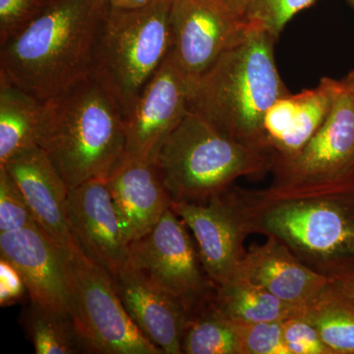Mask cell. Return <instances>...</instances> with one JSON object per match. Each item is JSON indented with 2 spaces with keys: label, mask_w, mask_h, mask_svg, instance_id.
I'll use <instances>...</instances> for the list:
<instances>
[{
  "label": "cell",
  "mask_w": 354,
  "mask_h": 354,
  "mask_svg": "<svg viewBox=\"0 0 354 354\" xmlns=\"http://www.w3.org/2000/svg\"><path fill=\"white\" fill-rule=\"evenodd\" d=\"M111 8L109 0H53L0 46V78L46 102L95 76Z\"/></svg>",
  "instance_id": "1"
},
{
  "label": "cell",
  "mask_w": 354,
  "mask_h": 354,
  "mask_svg": "<svg viewBox=\"0 0 354 354\" xmlns=\"http://www.w3.org/2000/svg\"><path fill=\"white\" fill-rule=\"evenodd\" d=\"M248 234L272 237L330 277L354 270V186L230 189Z\"/></svg>",
  "instance_id": "2"
},
{
  "label": "cell",
  "mask_w": 354,
  "mask_h": 354,
  "mask_svg": "<svg viewBox=\"0 0 354 354\" xmlns=\"http://www.w3.org/2000/svg\"><path fill=\"white\" fill-rule=\"evenodd\" d=\"M276 39L261 28H244L211 68L190 81L189 111L230 138L261 150L265 113L290 94L277 69Z\"/></svg>",
  "instance_id": "3"
},
{
  "label": "cell",
  "mask_w": 354,
  "mask_h": 354,
  "mask_svg": "<svg viewBox=\"0 0 354 354\" xmlns=\"http://www.w3.org/2000/svg\"><path fill=\"white\" fill-rule=\"evenodd\" d=\"M39 147L68 189L92 179H108L127 147L120 102L95 76L44 102Z\"/></svg>",
  "instance_id": "4"
},
{
  "label": "cell",
  "mask_w": 354,
  "mask_h": 354,
  "mask_svg": "<svg viewBox=\"0 0 354 354\" xmlns=\"http://www.w3.org/2000/svg\"><path fill=\"white\" fill-rule=\"evenodd\" d=\"M155 162L172 202L203 203L225 194L241 177L262 176L272 169V158L188 111Z\"/></svg>",
  "instance_id": "5"
},
{
  "label": "cell",
  "mask_w": 354,
  "mask_h": 354,
  "mask_svg": "<svg viewBox=\"0 0 354 354\" xmlns=\"http://www.w3.org/2000/svg\"><path fill=\"white\" fill-rule=\"evenodd\" d=\"M172 0L140 8L111 6L95 76L115 95L125 120L172 48Z\"/></svg>",
  "instance_id": "6"
},
{
  "label": "cell",
  "mask_w": 354,
  "mask_h": 354,
  "mask_svg": "<svg viewBox=\"0 0 354 354\" xmlns=\"http://www.w3.org/2000/svg\"><path fill=\"white\" fill-rule=\"evenodd\" d=\"M70 317L83 351L102 354H164L135 325L113 277L80 250L62 249Z\"/></svg>",
  "instance_id": "7"
},
{
  "label": "cell",
  "mask_w": 354,
  "mask_h": 354,
  "mask_svg": "<svg viewBox=\"0 0 354 354\" xmlns=\"http://www.w3.org/2000/svg\"><path fill=\"white\" fill-rule=\"evenodd\" d=\"M272 158L271 187L354 186V70L337 80L322 127L293 157Z\"/></svg>",
  "instance_id": "8"
},
{
  "label": "cell",
  "mask_w": 354,
  "mask_h": 354,
  "mask_svg": "<svg viewBox=\"0 0 354 354\" xmlns=\"http://www.w3.org/2000/svg\"><path fill=\"white\" fill-rule=\"evenodd\" d=\"M185 225L174 209H167L148 234L129 244V265L192 314L214 299L216 286Z\"/></svg>",
  "instance_id": "9"
},
{
  "label": "cell",
  "mask_w": 354,
  "mask_h": 354,
  "mask_svg": "<svg viewBox=\"0 0 354 354\" xmlns=\"http://www.w3.org/2000/svg\"><path fill=\"white\" fill-rule=\"evenodd\" d=\"M190 80L172 50L125 120L124 157L155 160L165 139L189 111Z\"/></svg>",
  "instance_id": "10"
},
{
  "label": "cell",
  "mask_w": 354,
  "mask_h": 354,
  "mask_svg": "<svg viewBox=\"0 0 354 354\" xmlns=\"http://www.w3.org/2000/svg\"><path fill=\"white\" fill-rule=\"evenodd\" d=\"M171 209L194 234L203 267L216 286L241 276L248 232L227 192L203 203L172 202Z\"/></svg>",
  "instance_id": "11"
},
{
  "label": "cell",
  "mask_w": 354,
  "mask_h": 354,
  "mask_svg": "<svg viewBox=\"0 0 354 354\" xmlns=\"http://www.w3.org/2000/svg\"><path fill=\"white\" fill-rule=\"evenodd\" d=\"M67 216L77 247L113 278L129 264V244L106 179H92L69 189Z\"/></svg>",
  "instance_id": "12"
},
{
  "label": "cell",
  "mask_w": 354,
  "mask_h": 354,
  "mask_svg": "<svg viewBox=\"0 0 354 354\" xmlns=\"http://www.w3.org/2000/svg\"><path fill=\"white\" fill-rule=\"evenodd\" d=\"M172 48L190 81L211 68L243 31L214 0H172Z\"/></svg>",
  "instance_id": "13"
},
{
  "label": "cell",
  "mask_w": 354,
  "mask_h": 354,
  "mask_svg": "<svg viewBox=\"0 0 354 354\" xmlns=\"http://www.w3.org/2000/svg\"><path fill=\"white\" fill-rule=\"evenodd\" d=\"M0 254L20 272L32 304L70 316L62 249L39 225L0 232Z\"/></svg>",
  "instance_id": "14"
},
{
  "label": "cell",
  "mask_w": 354,
  "mask_h": 354,
  "mask_svg": "<svg viewBox=\"0 0 354 354\" xmlns=\"http://www.w3.org/2000/svg\"><path fill=\"white\" fill-rule=\"evenodd\" d=\"M20 188L32 216L44 234L66 251H78L67 216L68 187L39 146L1 165Z\"/></svg>",
  "instance_id": "15"
},
{
  "label": "cell",
  "mask_w": 354,
  "mask_h": 354,
  "mask_svg": "<svg viewBox=\"0 0 354 354\" xmlns=\"http://www.w3.org/2000/svg\"><path fill=\"white\" fill-rule=\"evenodd\" d=\"M113 279L123 306L142 334L165 354L183 353L190 310L129 264Z\"/></svg>",
  "instance_id": "16"
},
{
  "label": "cell",
  "mask_w": 354,
  "mask_h": 354,
  "mask_svg": "<svg viewBox=\"0 0 354 354\" xmlns=\"http://www.w3.org/2000/svg\"><path fill=\"white\" fill-rule=\"evenodd\" d=\"M106 181L128 244L148 234L171 208L155 160L123 158Z\"/></svg>",
  "instance_id": "17"
},
{
  "label": "cell",
  "mask_w": 354,
  "mask_h": 354,
  "mask_svg": "<svg viewBox=\"0 0 354 354\" xmlns=\"http://www.w3.org/2000/svg\"><path fill=\"white\" fill-rule=\"evenodd\" d=\"M267 239L247 251L242 276L295 306L308 304L330 285V277L304 264L281 242Z\"/></svg>",
  "instance_id": "18"
},
{
  "label": "cell",
  "mask_w": 354,
  "mask_h": 354,
  "mask_svg": "<svg viewBox=\"0 0 354 354\" xmlns=\"http://www.w3.org/2000/svg\"><path fill=\"white\" fill-rule=\"evenodd\" d=\"M44 102L0 78V165L39 146Z\"/></svg>",
  "instance_id": "19"
},
{
  "label": "cell",
  "mask_w": 354,
  "mask_h": 354,
  "mask_svg": "<svg viewBox=\"0 0 354 354\" xmlns=\"http://www.w3.org/2000/svg\"><path fill=\"white\" fill-rule=\"evenodd\" d=\"M214 305L230 320L271 322L301 316L305 306H295L279 299L245 276L216 286Z\"/></svg>",
  "instance_id": "20"
},
{
  "label": "cell",
  "mask_w": 354,
  "mask_h": 354,
  "mask_svg": "<svg viewBox=\"0 0 354 354\" xmlns=\"http://www.w3.org/2000/svg\"><path fill=\"white\" fill-rule=\"evenodd\" d=\"M309 321L333 354H354V299L332 283L305 305Z\"/></svg>",
  "instance_id": "21"
},
{
  "label": "cell",
  "mask_w": 354,
  "mask_h": 354,
  "mask_svg": "<svg viewBox=\"0 0 354 354\" xmlns=\"http://www.w3.org/2000/svg\"><path fill=\"white\" fill-rule=\"evenodd\" d=\"M337 82L325 77L316 88L297 94L295 116L285 136L272 151V158L293 157L308 143L330 113Z\"/></svg>",
  "instance_id": "22"
},
{
  "label": "cell",
  "mask_w": 354,
  "mask_h": 354,
  "mask_svg": "<svg viewBox=\"0 0 354 354\" xmlns=\"http://www.w3.org/2000/svg\"><path fill=\"white\" fill-rule=\"evenodd\" d=\"M213 300L191 314L184 330L183 353L239 354L232 322Z\"/></svg>",
  "instance_id": "23"
},
{
  "label": "cell",
  "mask_w": 354,
  "mask_h": 354,
  "mask_svg": "<svg viewBox=\"0 0 354 354\" xmlns=\"http://www.w3.org/2000/svg\"><path fill=\"white\" fill-rule=\"evenodd\" d=\"M244 27H258L278 39L286 25L316 0H214Z\"/></svg>",
  "instance_id": "24"
},
{
  "label": "cell",
  "mask_w": 354,
  "mask_h": 354,
  "mask_svg": "<svg viewBox=\"0 0 354 354\" xmlns=\"http://www.w3.org/2000/svg\"><path fill=\"white\" fill-rule=\"evenodd\" d=\"M25 327L37 354H72L83 351L71 317L32 304Z\"/></svg>",
  "instance_id": "25"
},
{
  "label": "cell",
  "mask_w": 354,
  "mask_h": 354,
  "mask_svg": "<svg viewBox=\"0 0 354 354\" xmlns=\"http://www.w3.org/2000/svg\"><path fill=\"white\" fill-rule=\"evenodd\" d=\"M230 322L236 334L239 354H290L283 341V321Z\"/></svg>",
  "instance_id": "26"
},
{
  "label": "cell",
  "mask_w": 354,
  "mask_h": 354,
  "mask_svg": "<svg viewBox=\"0 0 354 354\" xmlns=\"http://www.w3.org/2000/svg\"><path fill=\"white\" fill-rule=\"evenodd\" d=\"M38 225L20 188L6 167L0 165V232Z\"/></svg>",
  "instance_id": "27"
},
{
  "label": "cell",
  "mask_w": 354,
  "mask_h": 354,
  "mask_svg": "<svg viewBox=\"0 0 354 354\" xmlns=\"http://www.w3.org/2000/svg\"><path fill=\"white\" fill-rule=\"evenodd\" d=\"M51 2L53 0H0V46L39 18Z\"/></svg>",
  "instance_id": "28"
},
{
  "label": "cell",
  "mask_w": 354,
  "mask_h": 354,
  "mask_svg": "<svg viewBox=\"0 0 354 354\" xmlns=\"http://www.w3.org/2000/svg\"><path fill=\"white\" fill-rule=\"evenodd\" d=\"M283 333L290 354H333L316 328L302 315L283 321Z\"/></svg>",
  "instance_id": "29"
},
{
  "label": "cell",
  "mask_w": 354,
  "mask_h": 354,
  "mask_svg": "<svg viewBox=\"0 0 354 354\" xmlns=\"http://www.w3.org/2000/svg\"><path fill=\"white\" fill-rule=\"evenodd\" d=\"M24 281L18 270L8 260L0 257V305L8 306L24 295Z\"/></svg>",
  "instance_id": "30"
},
{
  "label": "cell",
  "mask_w": 354,
  "mask_h": 354,
  "mask_svg": "<svg viewBox=\"0 0 354 354\" xmlns=\"http://www.w3.org/2000/svg\"><path fill=\"white\" fill-rule=\"evenodd\" d=\"M330 283L354 299V270L335 272L330 276Z\"/></svg>",
  "instance_id": "31"
},
{
  "label": "cell",
  "mask_w": 354,
  "mask_h": 354,
  "mask_svg": "<svg viewBox=\"0 0 354 354\" xmlns=\"http://www.w3.org/2000/svg\"><path fill=\"white\" fill-rule=\"evenodd\" d=\"M109 1L113 6L133 9L149 6V4L152 3L155 0H109Z\"/></svg>",
  "instance_id": "32"
},
{
  "label": "cell",
  "mask_w": 354,
  "mask_h": 354,
  "mask_svg": "<svg viewBox=\"0 0 354 354\" xmlns=\"http://www.w3.org/2000/svg\"><path fill=\"white\" fill-rule=\"evenodd\" d=\"M348 3L351 4V6L354 8V0H348Z\"/></svg>",
  "instance_id": "33"
}]
</instances>
